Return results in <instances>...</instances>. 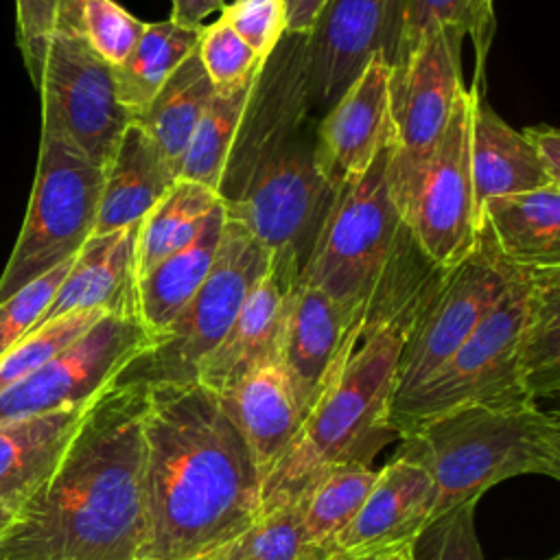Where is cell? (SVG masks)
I'll list each match as a JSON object with an SVG mask.
<instances>
[{"label":"cell","mask_w":560,"mask_h":560,"mask_svg":"<svg viewBox=\"0 0 560 560\" xmlns=\"http://www.w3.org/2000/svg\"><path fill=\"white\" fill-rule=\"evenodd\" d=\"M147 385L112 381L61 459L13 512L0 560H142Z\"/></svg>","instance_id":"obj_1"},{"label":"cell","mask_w":560,"mask_h":560,"mask_svg":"<svg viewBox=\"0 0 560 560\" xmlns=\"http://www.w3.org/2000/svg\"><path fill=\"white\" fill-rule=\"evenodd\" d=\"M142 560H190L260 518L262 479L223 400L197 381L147 387Z\"/></svg>","instance_id":"obj_2"},{"label":"cell","mask_w":560,"mask_h":560,"mask_svg":"<svg viewBox=\"0 0 560 560\" xmlns=\"http://www.w3.org/2000/svg\"><path fill=\"white\" fill-rule=\"evenodd\" d=\"M560 389V267L516 276L455 354L392 402L396 435L468 405L538 402Z\"/></svg>","instance_id":"obj_3"},{"label":"cell","mask_w":560,"mask_h":560,"mask_svg":"<svg viewBox=\"0 0 560 560\" xmlns=\"http://www.w3.org/2000/svg\"><path fill=\"white\" fill-rule=\"evenodd\" d=\"M398 438V455L427 468L435 483L431 518L512 477L560 479V418L538 402L468 405Z\"/></svg>","instance_id":"obj_4"},{"label":"cell","mask_w":560,"mask_h":560,"mask_svg":"<svg viewBox=\"0 0 560 560\" xmlns=\"http://www.w3.org/2000/svg\"><path fill=\"white\" fill-rule=\"evenodd\" d=\"M103 168L61 131L42 125L35 182L15 247L0 276V304L74 258L94 234Z\"/></svg>","instance_id":"obj_5"},{"label":"cell","mask_w":560,"mask_h":560,"mask_svg":"<svg viewBox=\"0 0 560 560\" xmlns=\"http://www.w3.org/2000/svg\"><path fill=\"white\" fill-rule=\"evenodd\" d=\"M389 160L392 144L335 192L298 278L300 284L322 289L352 313L363 308L405 230L389 186Z\"/></svg>","instance_id":"obj_6"},{"label":"cell","mask_w":560,"mask_h":560,"mask_svg":"<svg viewBox=\"0 0 560 560\" xmlns=\"http://www.w3.org/2000/svg\"><path fill=\"white\" fill-rule=\"evenodd\" d=\"M335 192L313 160V138L298 129L249 171L228 201H221L225 217L269 252L271 271L295 284Z\"/></svg>","instance_id":"obj_7"},{"label":"cell","mask_w":560,"mask_h":560,"mask_svg":"<svg viewBox=\"0 0 560 560\" xmlns=\"http://www.w3.org/2000/svg\"><path fill=\"white\" fill-rule=\"evenodd\" d=\"M269 252L225 217L214 262L175 319L153 337L116 381L160 385L190 383L201 361L217 348L254 287L269 273Z\"/></svg>","instance_id":"obj_8"},{"label":"cell","mask_w":560,"mask_h":560,"mask_svg":"<svg viewBox=\"0 0 560 560\" xmlns=\"http://www.w3.org/2000/svg\"><path fill=\"white\" fill-rule=\"evenodd\" d=\"M466 33L438 26L392 68L389 118L394 129L389 186L405 217L424 166L442 140L457 96L464 92L462 42Z\"/></svg>","instance_id":"obj_9"},{"label":"cell","mask_w":560,"mask_h":560,"mask_svg":"<svg viewBox=\"0 0 560 560\" xmlns=\"http://www.w3.org/2000/svg\"><path fill=\"white\" fill-rule=\"evenodd\" d=\"M516 276L477 232L475 247L442 271L424 300L398 357L392 402L420 387L455 354Z\"/></svg>","instance_id":"obj_10"},{"label":"cell","mask_w":560,"mask_h":560,"mask_svg":"<svg viewBox=\"0 0 560 560\" xmlns=\"http://www.w3.org/2000/svg\"><path fill=\"white\" fill-rule=\"evenodd\" d=\"M42 94V125L61 131L85 158L105 168L131 122L118 103L112 66L81 33H55L33 81Z\"/></svg>","instance_id":"obj_11"},{"label":"cell","mask_w":560,"mask_h":560,"mask_svg":"<svg viewBox=\"0 0 560 560\" xmlns=\"http://www.w3.org/2000/svg\"><path fill=\"white\" fill-rule=\"evenodd\" d=\"M151 343L136 313H105L42 368L0 392V422L90 402Z\"/></svg>","instance_id":"obj_12"},{"label":"cell","mask_w":560,"mask_h":560,"mask_svg":"<svg viewBox=\"0 0 560 560\" xmlns=\"http://www.w3.org/2000/svg\"><path fill=\"white\" fill-rule=\"evenodd\" d=\"M479 83L457 96L448 127L431 153L416 195L402 217L422 254L446 269L477 241V210L470 173V120Z\"/></svg>","instance_id":"obj_13"},{"label":"cell","mask_w":560,"mask_h":560,"mask_svg":"<svg viewBox=\"0 0 560 560\" xmlns=\"http://www.w3.org/2000/svg\"><path fill=\"white\" fill-rule=\"evenodd\" d=\"M407 0H324L302 37L308 107L326 112L374 55L400 57Z\"/></svg>","instance_id":"obj_14"},{"label":"cell","mask_w":560,"mask_h":560,"mask_svg":"<svg viewBox=\"0 0 560 560\" xmlns=\"http://www.w3.org/2000/svg\"><path fill=\"white\" fill-rule=\"evenodd\" d=\"M389 77L392 66L374 55L315 127L313 160L335 190L361 175L394 142Z\"/></svg>","instance_id":"obj_15"},{"label":"cell","mask_w":560,"mask_h":560,"mask_svg":"<svg viewBox=\"0 0 560 560\" xmlns=\"http://www.w3.org/2000/svg\"><path fill=\"white\" fill-rule=\"evenodd\" d=\"M359 313L348 311L317 287L300 282L291 287L276 361L291 385L302 420L328 385Z\"/></svg>","instance_id":"obj_16"},{"label":"cell","mask_w":560,"mask_h":560,"mask_svg":"<svg viewBox=\"0 0 560 560\" xmlns=\"http://www.w3.org/2000/svg\"><path fill=\"white\" fill-rule=\"evenodd\" d=\"M435 483L427 468L398 455L376 470V479L352 521L330 540L328 551L372 553L405 549L431 518Z\"/></svg>","instance_id":"obj_17"},{"label":"cell","mask_w":560,"mask_h":560,"mask_svg":"<svg viewBox=\"0 0 560 560\" xmlns=\"http://www.w3.org/2000/svg\"><path fill=\"white\" fill-rule=\"evenodd\" d=\"M138 225L90 236L35 328L72 311L101 308L107 313H136Z\"/></svg>","instance_id":"obj_18"},{"label":"cell","mask_w":560,"mask_h":560,"mask_svg":"<svg viewBox=\"0 0 560 560\" xmlns=\"http://www.w3.org/2000/svg\"><path fill=\"white\" fill-rule=\"evenodd\" d=\"M477 232L512 271L560 267V184L488 199Z\"/></svg>","instance_id":"obj_19"},{"label":"cell","mask_w":560,"mask_h":560,"mask_svg":"<svg viewBox=\"0 0 560 560\" xmlns=\"http://www.w3.org/2000/svg\"><path fill=\"white\" fill-rule=\"evenodd\" d=\"M291 287L269 269L247 295L223 339L201 361L195 381L221 396L258 365L276 361Z\"/></svg>","instance_id":"obj_20"},{"label":"cell","mask_w":560,"mask_h":560,"mask_svg":"<svg viewBox=\"0 0 560 560\" xmlns=\"http://www.w3.org/2000/svg\"><path fill=\"white\" fill-rule=\"evenodd\" d=\"M177 179L175 166L164 158L149 133L131 120L103 168V188L92 236L140 223Z\"/></svg>","instance_id":"obj_21"},{"label":"cell","mask_w":560,"mask_h":560,"mask_svg":"<svg viewBox=\"0 0 560 560\" xmlns=\"http://www.w3.org/2000/svg\"><path fill=\"white\" fill-rule=\"evenodd\" d=\"M470 173L477 212L488 199L560 184L547 173L523 131L510 127L481 98V90L472 103Z\"/></svg>","instance_id":"obj_22"},{"label":"cell","mask_w":560,"mask_h":560,"mask_svg":"<svg viewBox=\"0 0 560 560\" xmlns=\"http://www.w3.org/2000/svg\"><path fill=\"white\" fill-rule=\"evenodd\" d=\"M88 405L0 422V508L15 512L44 483Z\"/></svg>","instance_id":"obj_23"},{"label":"cell","mask_w":560,"mask_h":560,"mask_svg":"<svg viewBox=\"0 0 560 560\" xmlns=\"http://www.w3.org/2000/svg\"><path fill=\"white\" fill-rule=\"evenodd\" d=\"M219 398L238 424L265 481L302 424L280 363L267 361L258 365Z\"/></svg>","instance_id":"obj_24"},{"label":"cell","mask_w":560,"mask_h":560,"mask_svg":"<svg viewBox=\"0 0 560 560\" xmlns=\"http://www.w3.org/2000/svg\"><path fill=\"white\" fill-rule=\"evenodd\" d=\"M223 223L225 206L219 201L188 245L138 276L136 315L151 337H158L175 319L206 280L221 243Z\"/></svg>","instance_id":"obj_25"},{"label":"cell","mask_w":560,"mask_h":560,"mask_svg":"<svg viewBox=\"0 0 560 560\" xmlns=\"http://www.w3.org/2000/svg\"><path fill=\"white\" fill-rule=\"evenodd\" d=\"M201 26H179L171 18L147 22L125 61L112 68L118 103L131 120L147 109L166 79L197 48Z\"/></svg>","instance_id":"obj_26"},{"label":"cell","mask_w":560,"mask_h":560,"mask_svg":"<svg viewBox=\"0 0 560 560\" xmlns=\"http://www.w3.org/2000/svg\"><path fill=\"white\" fill-rule=\"evenodd\" d=\"M212 96L214 88L195 48L158 90L147 109L133 118V122L149 133L175 171Z\"/></svg>","instance_id":"obj_27"},{"label":"cell","mask_w":560,"mask_h":560,"mask_svg":"<svg viewBox=\"0 0 560 560\" xmlns=\"http://www.w3.org/2000/svg\"><path fill=\"white\" fill-rule=\"evenodd\" d=\"M262 70L230 92H214L179 160V179L199 182L219 192L232 147Z\"/></svg>","instance_id":"obj_28"},{"label":"cell","mask_w":560,"mask_h":560,"mask_svg":"<svg viewBox=\"0 0 560 560\" xmlns=\"http://www.w3.org/2000/svg\"><path fill=\"white\" fill-rule=\"evenodd\" d=\"M219 201L217 190L199 182L177 179L138 225L136 273L142 276L155 262L188 245Z\"/></svg>","instance_id":"obj_29"},{"label":"cell","mask_w":560,"mask_h":560,"mask_svg":"<svg viewBox=\"0 0 560 560\" xmlns=\"http://www.w3.org/2000/svg\"><path fill=\"white\" fill-rule=\"evenodd\" d=\"M374 479L376 470L365 462H346L322 472L295 501L306 542L330 553V540L359 512Z\"/></svg>","instance_id":"obj_30"},{"label":"cell","mask_w":560,"mask_h":560,"mask_svg":"<svg viewBox=\"0 0 560 560\" xmlns=\"http://www.w3.org/2000/svg\"><path fill=\"white\" fill-rule=\"evenodd\" d=\"M326 551L306 542L298 505L262 514L252 527L190 560H324Z\"/></svg>","instance_id":"obj_31"},{"label":"cell","mask_w":560,"mask_h":560,"mask_svg":"<svg viewBox=\"0 0 560 560\" xmlns=\"http://www.w3.org/2000/svg\"><path fill=\"white\" fill-rule=\"evenodd\" d=\"M105 313L107 311L101 308L72 311L26 332L0 357V392L42 368L48 359L92 328Z\"/></svg>","instance_id":"obj_32"},{"label":"cell","mask_w":560,"mask_h":560,"mask_svg":"<svg viewBox=\"0 0 560 560\" xmlns=\"http://www.w3.org/2000/svg\"><path fill=\"white\" fill-rule=\"evenodd\" d=\"M477 501L466 499L429 518L409 545V560H486L475 527Z\"/></svg>","instance_id":"obj_33"},{"label":"cell","mask_w":560,"mask_h":560,"mask_svg":"<svg viewBox=\"0 0 560 560\" xmlns=\"http://www.w3.org/2000/svg\"><path fill=\"white\" fill-rule=\"evenodd\" d=\"M85 0H15L18 44L24 66L35 81L46 42L55 33H81V7Z\"/></svg>","instance_id":"obj_34"},{"label":"cell","mask_w":560,"mask_h":560,"mask_svg":"<svg viewBox=\"0 0 560 560\" xmlns=\"http://www.w3.org/2000/svg\"><path fill=\"white\" fill-rule=\"evenodd\" d=\"M197 57L214 92H230L238 88L267 63L256 57V52L232 31L223 18L201 26Z\"/></svg>","instance_id":"obj_35"},{"label":"cell","mask_w":560,"mask_h":560,"mask_svg":"<svg viewBox=\"0 0 560 560\" xmlns=\"http://www.w3.org/2000/svg\"><path fill=\"white\" fill-rule=\"evenodd\" d=\"M144 24L114 0H85L81 7V35L112 68L125 61Z\"/></svg>","instance_id":"obj_36"},{"label":"cell","mask_w":560,"mask_h":560,"mask_svg":"<svg viewBox=\"0 0 560 560\" xmlns=\"http://www.w3.org/2000/svg\"><path fill=\"white\" fill-rule=\"evenodd\" d=\"M72 260L74 258H68L66 262L57 265L0 304V357L35 328L68 269L72 267Z\"/></svg>","instance_id":"obj_37"},{"label":"cell","mask_w":560,"mask_h":560,"mask_svg":"<svg viewBox=\"0 0 560 560\" xmlns=\"http://www.w3.org/2000/svg\"><path fill=\"white\" fill-rule=\"evenodd\" d=\"M221 18L262 61L273 55L287 35L284 0H234L223 7Z\"/></svg>","instance_id":"obj_38"},{"label":"cell","mask_w":560,"mask_h":560,"mask_svg":"<svg viewBox=\"0 0 560 560\" xmlns=\"http://www.w3.org/2000/svg\"><path fill=\"white\" fill-rule=\"evenodd\" d=\"M438 26H455L468 35L470 0H407L405 31L398 61L418 44V39Z\"/></svg>","instance_id":"obj_39"},{"label":"cell","mask_w":560,"mask_h":560,"mask_svg":"<svg viewBox=\"0 0 560 560\" xmlns=\"http://www.w3.org/2000/svg\"><path fill=\"white\" fill-rule=\"evenodd\" d=\"M497 18H494V0H470V28L468 35L475 46L477 57V74L472 83H481V72L486 66V57L490 52V44L494 39Z\"/></svg>","instance_id":"obj_40"},{"label":"cell","mask_w":560,"mask_h":560,"mask_svg":"<svg viewBox=\"0 0 560 560\" xmlns=\"http://www.w3.org/2000/svg\"><path fill=\"white\" fill-rule=\"evenodd\" d=\"M523 136L532 144L547 173L560 182V131L549 125H536L523 129Z\"/></svg>","instance_id":"obj_41"},{"label":"cell","mask_w":560,"mask_h":560,"mask_svg":"<svg viewBox=\"0 0 560 560\" xmlns=\"http://www.w3.org/2000/svg\"><path fill=\"white\" fill-rule=\"evenodd\" d=\"M171 20L179 26H201L208 15L225 7L223 0H171Z\"/></svg>","instance_id":"obj_42"},{"label":"cell","mask_w":560,"mask_h":560,"mask_svg":"<svg viewBox=\"0 0 560 560\" xmlns=\"http://www.w3.org/2000/svg\"><path fill=\"white\" fill-rule=\"evenodd\" d=\"M324 0H284L287 4V35L304 37Z\"/></svg>","instance_id":"obj_43"},{"label":"cell","mask_w":560,"mask_h":560,"mask_svg":"<svg viewBox=\"0 0 560 560\" xmlns=\"http://www.w3.org/2000/svg\"><path fill=\"white\" fill-rule=\"evenodd\" d=\"M405 549H387V551H372V553H341V551H335V553L326 556L324 560H398L405 553Z\"/></svg>","instance_id":"obj_44"},{"label":"cell","mask_w":560,"mask_h":560,"mask_svg":"<svg viewBox=\"0 0 560 560\" xmlns=\"http://www.w3.org/2000/svg\"><path fill=\"white\" fill-rule=\"evenodd\" d=\"M11 516H13V512H11V510H4V508H0V534H2V529L9 525Z\"/></svg>","instance_id":"obj_45"},{"label":"cell","mask_w":560,"mask_h":560,"mask_svg":"<svg viewBox=\"0 0 560 560\" xmlns=\"http://www.w3.org/2000/svg\"><path fill=\"white\" fill-rule=\"evenodd\" d=\"M398 560H409V547H407V549H405V553H402V556H400V558H398Z\"/></svg>","instance_id":"obj_46"},{"label":"cell","mask_w":560,"mask_h":560,"mask_svg":"<svg viewBox=\"0 0 560 560\" xmlns=\"http://www.w3.org/2000/svg\"><path fill=\"white\" fill-rule=\"evenodd\" d=\"M547 560H560V556L556 553V556H551V558H547Z\"/></svg>","instance_id":"obj_47"}]
</instances>
